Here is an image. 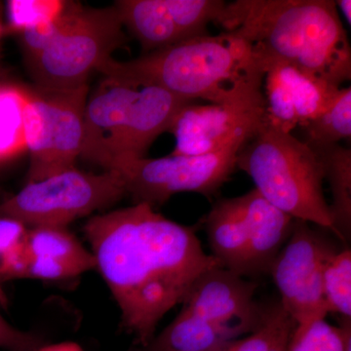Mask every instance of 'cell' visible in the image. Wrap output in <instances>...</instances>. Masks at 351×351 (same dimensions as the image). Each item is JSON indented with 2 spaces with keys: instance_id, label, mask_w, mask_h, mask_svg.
Listing matches in <instances>:
<instances>
[{
  "instance_id": "9",
  "label": "cell",
  "mask_w": 351,
  "mask_h": 351,
  "mask_svg": "<svg viewBox=\"0 0 351 351\" xmlns=\"http://www.w3.org/2000/svg\"><path fill=\"white\" fill-rule=\"evenodd\" d=\"M245 143L201 156H170L159 158H129L113 164L125 184L134 204L154 208L182 193L214 195L230 180L237 168V154Z\"/></svg>"
},
{
  "instance_id": "11",
  "label": "cell",
  "mask_w": 351,
  "mask_h": 351,
  "mask_svg": "<svg viewBox=\"0 0 351 351\" xmlns=\"http://www.w3.org/2000/svg\"><path fill=\"white\" fill-rule=\"evenodd\" d=\"M117 8L126 27L147 53L207 34L218 25L226 2L221 0H119Z\"/></svg>"
},
{
  "instance_id": "28",
  "label": "cell",
  "mask_w": 351,
  "mask_h": 351,
  "mask_svg": "<svg viewBox=\"0 0 351 351\" xmlns=\"http://www.w3.org/2000/svg\"><path fill=\"white\" fill-rule=\"evenodd\" d=\"M43 346V339L32 332L21 331L7 322L0 313V348L9 351L36 350Z\"/></svg>"
},
{
  "instance_id": "26",
  "label": "cell",
  "mask_w": 351,
  "mask_h": 351,
  "mask_svg": "<svg viewBox=\"0 0 351 351\" xmlns=\"http://www.w3.org/2000/svg\"><path fill=\"white\" fill-rule=\"evenodd\" d=\"M69 1L59 0H11L8 1L7 34H23L57 19Z\"/></svg>"
},
{
  "instance_id": "21",
  "label": "cell",
  "mask_w": 351,
  "mask_h": 351,
  "mask_svg": "<svg viewBox=\"0 0 351 351\" xmlns=\"http://www.w3.org/2000/svg\"><path fill=\"white\" fill-rule=\"evenodd\" d=\"M302 129L304 142L313 149L350 141L351 88H341L329 107Z\"/></svg>"
},
{
  "instance_id": "24",
  "label": "cell",
  "mask_w": 351,
  "mask_h": 351,
  "mask_svg": "<svg viewBox=\"0 0 351 351\" xmlns=\"http://www.w3.org/2000/svg\"><path fill=\"white\" fill-rule=\"evenodd\" d=\"M295 323L280 304L265 309L260 326L242 338L226 341L213 351H269L281 335L292 329Z\"/></svg>"
},
{
  "instance_id": "31",
  "label": "cell",
  "mask_w": 351,
  "mask_h": 351,
  "mask_svg": "<svg viewBox=\"0 0 351 351\" xmlns=\"http://www.w3.org/2000/svg\"><path fill=\"white\" fill-rule=\"evenodd\" d=\"M293 328L292 329L288 330L287 332H284L283 335H281L280 338L277 339L276 343L272 346L269 351H287L288 339L291 332H292Z\"/></svg>"
},
{
  "instance_id": "18",
  "label": "cell",
  "mask_w": 351,
  "mask_h": 351,
  "mask_svg": "<svg viewBox=\"0 0 351 351\" xmlns=\"http://www.w3.org/2000/svg\"><path fill=\"white\" fill-rule=\"evenodd\" d=\"M232 339L218 327L182 309L147 346L149 351H213Z\"/></svg>"
},
{
  "instance_id": "3",
  "label": "cell",
  "mask_w": 351,
  "mask_h": 351,
  "mask_svg": "<svg viewBox=\"0 0 351 351\" xmlns=\"http://www.w3.org/2000/svg\"><path fill=\"white\" fill-rule=\"evenodd\" d=\"M218 25L265 59L292 64L332 86L350 80V44L335 1L237 0L226 3Z\"/></svg>"
},
{
  "instance_id": "16",
  "label": "cell",
  "mask_w": 351,
  "mask_h": 351,
  "mask_svg": "<svg viewBox=\"0 0 351 351\" xmlns=\"http://www.w3.org/2000/svg\"><path fill=\"white\" fill-rule=\"evenodd\" d=\"M203 223L211 255L219 265L239 276H250L248 241L232 198L217 201Z\"/></svg>"
},
{
  "instance_id": "25",
  "label": "cell",
  "mask_w": 351,
  "mask_h": 351,
  "mask_svg": "<svg viewBox=\"0 0 351 351\" xmlns=\"http://www.w3.org/2000/svg\"><path fill=\"white\" fill-rule=\"evenodd\" d=\"M29 228L17 221L0 217V284L23 278Z\"/></svg>"
},
{
  "instance_id": "17",
  "label": "cell",
  "mask_w": 351,
  "mask_h": 351,
  "mask_svg": "<svg viewBox=\"0 0 351 351\" xmlns=\"http://www.w3.org/2000/svg\"><path fill=\"white\" fill-rule=\"evenodd\" d=\"M319 154L324 178L329 182L332 204L329 205L335 235L343 241L351 235V151L339 144L314 149Z\"/></svg>"
},
{
  "instance_id": "12",
  "label": "cell",
  "mask_w": 351,
  "mask_h": 351,
  "mask_svg": "<svg viewBox=\"0 0 351 351\" xmlns=\"http://www.w3.org/2000/svg\"><path fill=\"white\" fill-rule=\"evenodd\" d=\"M265 121V106L195 105L176 115L169 132L176 144L173 156H201L248 142Z\"/></svg>"
},
{
  "instance_id": "27",
  "label": "cell",
  "mask_w": 351,
  "mask_h": 351,
  "mask_svg": "<svg viewBox=\"0 0 351 351\" xmlns=\"http://www.w3.org/2000/svg\"><path fill=\"white\" fill-rule=\"evenodd\" d=\"M84 272L82 267L73 263L27 254L23 278L62 280V279L73 278Z\"/></svg>"
},
{
  "instance_id": "29",
  "label": "cell",
  "mask_w": 351,
  "mask_h": 351,
  "mask_svg": "<svg viewBox=\"0 0 351 351\" xmlns=\"http://www.w3.org/2000/svg\"><path fill=\"white\" fill-rule=\"evenodd\" d=\"M34 351H83L77 343L66 341V343H56L47 346H40Z\"/></svg>"
},
{
  "instance_id": "1",
  "label": "cell",
  "mask_w": 351,
  "mask_h": 351,
  "mask_svg": "<svg viewBox=\"0 0 351 351\" xmlns=\"http://www.w3.org/2000/svg\"><path fill=\"white\" fill-rule=\"evenodd\" d=\"M84 233L96 269L120 308L122 326L144 348L198 277L221 267L203 250L193 228L145 203L96 215Z\"/></svg>"
},
{
  "instance_id": "4",
  "label": "cell",
  "mask_w": 351,
  "mask_h": 351,
  "mask_svg": "<svg viewBox=\"0 0 351 351\" xmlns=\"http://www.w3.org/2000/svg\"><path fill=\"white\" fill-rule=\"evenodd\" d=\"M191 103L154 85L105 76L85 106L82 157L105 171L123 159L145 157Z\"/></svg>"
},
{
  "instance_id": "33",
  "label": "cell",
  "mask_w": 351,
  "mask_h": 351,
  "mask_svg": "<svg viewBox=\"0 0 351 351\" xmlns=\"http://www.w3.org/2000/svg\"><path fill=\"white\" fill-rule=\"evenodd\" d=\"M5 25H3L1 21H0V39H1L2 36H5Z\"/></svg>"
},
{
  "instance_id": "19",
  "label": "cell",
  "mask_w": 351,
  "mask_h": 351,
  "mask_svg": "<svg viewBox=\"0 0 351 351\" xmlns=\"http://www.w3.org/2000/svg\"><path fill=\"white\" fill-rule=\"evenodd\" d=\"M27 252L29 255L73 263L85 272L96 269L93 254L88 251L66 228L40 226L29 228Z\"/></svg>"
},
{
  "instance_id": "32",
  "label": "cell",
  "mask_w": 351,
  "mask_h": 351,
  "mask_svg": "<svg viewBox=\"0 0 351 351\" xmlns=\"http://www.w3.org/2000/svg\"><path fill=\"white\" fill-rule=\"evenodd\" d=\"M8 298H7L6 293L4 292L1 284H0V306L7 308L8 306Z\"/></svg>"
},
{
  "instance_id": "34",
  "label": "cell",
  "mask_w": 351,
  "mask_h": 351,
  "mask_svg": "<svg viewBox=\"0 0 351 351\" xmlns=\"http://www.w3.org/2000/svg\"><path fill=\"white\" fill-rule=\"evenodd\" d=\"M21 351H34V350H21Z\"/></svg>"
},
{
  "instance_id": "8",
  "label": "cell",
  "mask_w": 351,
  "mask_h": 351,
  "mask_svg": "<svg viewBox=\"0 0 351 351\" xmlns=\"http://www.w3.org/2000/svg\"><path fill=\"white\" fill-rule=\"evenodd\" d=\"M87 94L88 85L73 91L29 90L24 120L27 182L75 167L84 142Z\"/></svg>"
},
{
  "instance_id": "20",
  "label": "cell",
  "mask_w": 351,
  "mask_h": 351,
  "mask_svg": "<svg viewBox=\"0 0 351 351\" xmlns=\"http://www.w3.org/2000/svg\"><path fill=\"white\" fill-rule=\"evenodd\" d=\"M29 95L27 88L0 83V163L27 151L24 120Z\"/></svg>"
},
{
  "instance_id": "6",
  "label": "cell",
  "mask_w": 351,
  "mask_h": 351,
  "mask_svg": "<svg viewBox=\"0 0 351 351\" xmlns=\"http://www.w3.org/2000/svg\"><path fill=\"white\" fill-rule=\"evenodd\" d=\"M123 29L114 5L84 8L69 1L53 38L27 62L36 88L73 91L86 86L89 75L126 43Z\"/></svg>"
},
{
  "instance_id": "23",
  "label": "cell",
  "mask_w": 351,
  "mask_h": 351,
  "mask_svg": "<svg viewBox=\"0 0 351 351\" xmlns=\"http://www.w3.org/2000/svg\"><path fill=\"white\" fill-rule=\"evenodd\" d=\"M323 295L328 313L351 318V251H334L323 269Z\"/></svg>"
},
{
  "instance_id": "14",
  "label": "cell",
  "mask_w": 351,
  "mask_h": 351,
  "mask_svg": "<svg viewBox=\"0 0 351 351\" xmlns=\"http://www.w3.org/2000/svg\"><path fill=\"white\" fill-rule=\"evenodd\" d=\"M265 121L287 133L319 117L341 87L307 75L292 64L263 58Z\"/></svg>"
},
{
  "instance_id": "13",
  "label": "cell",
  "mask_w": 351,
  "mask_h": 351,
  "mask_svg": "<svg viewBox=\"0 0 351 351\" xmlns=\"http://www.w3.org/2000/svg\"><path fill=\"white\" fill-rule=\"evenodd\" d=\"M257 285L221 267L198 277L184 298L182 309L206 320L232 339L255 331L265 311L255 302Z\"/></svg>"
},
{
  "instance_id": "7",
  "label": "cell",
  "mask_w": 351,
  "mask_h": 351,
  "mask_svg": "<svg viewBox=\"0 0 351 351\" xmlns=\"http://www.w3.org/2000/svg\"><path fill=\"white\" fill-rule=\"evenodd\" d=\"M126 195L117 171L101 174L69 168L27 182L17 195L0 203V217L17 219L27 228H66L71 221L112 206Z\"/></svg>"
},
{
  "instance_id": "30",
  "label": "cell",
  "mask_w": 351,
  "mask_h": 351,
  "mask_svg": "<svg viewBox=\"0 0 351 351\" xmlns=\"http://www.w3.org/2000/svg\"><path fill=\"white\" fill-rule=\"evenodd\" d=\"M336 2L337 9L338 12H341V15L345 17L346 22L348 23V25H350L351 19V1L350 0H339Z\"/></svg>"
},
{
  "instance_id": "22",
  "label": "cell",
  "mask_w": 351,
  "mask_h": 351,
  "mask_svg": "<svg viewBox=\"0 0 351 351\" xmlns=\"http://www.w3.org/2000/svg\"><path fill=\"white\" fill-rule=\"evenodd\" d=\"M351 322L343 318L336 327L325 320L295 325L289 336L287 351H350Z\"/></svg>"
},
{
  "instance_id": "15",
  "label": "cell",
  "mask_w": 351,
  "mask_h": 351,
  "mask_svg": "<svg viewBox=\"0 0 351 351\" xmlns=\"http://www.w3.org/2000/svg\"><path fill=\"white\" fill-rule=\"evenodd\" d=\"M232 200L248 241L250 276L269 272L292 232L295 219L274 206L255 189Z\"/></svg>"
},
{
  "instance_id": "10",
  "label": "cell",
  "mask_w": 351,
  "mask_h": 351,
  "mask_svg": "<svg viewBox=\"0 0 351 351\" xmlns=\"http://www.w3.org/2000/svg\"><path fill=\"white\" fill-rule=\"evenodd\" d=\"M306 221L295 219L292 232L270 267L280 306L295 325L325 320L323 269L334 252Z\"/></svg>"
},
{
  "instance_id": "5",
  "label": "cell",
  "mask_w": 351,
  "mask_h": 351,
  "mask_svg": "<svg viewBox=\"0 0 351 351\" xmlns=\"http://www.w3.org/2000/svg\"><path fill=\"white\" fill-rule=\"evenodd\" d=\"M256 191L298 221L335 234L330 206L323 193L324 168L319 154L304 141L263 121L237 157Z\"/></svg>"
},
{
  "instance_id": "2",
  "label": "cell",
  "mask_w": 351,
  "mask_h": 351,
  "mask_svg": "<svg viewBox=\"0 0 351 351\" xmlns=\"http://www.w3.org/2000/svg\"><path fill=\"white\" fill-rule=\"evenodd\" d=\"M265 61L232 32L197 36L127 62L110 58L98 71L162 88L182 100L265 106Z\"/></svg>"
}]
</instances>
